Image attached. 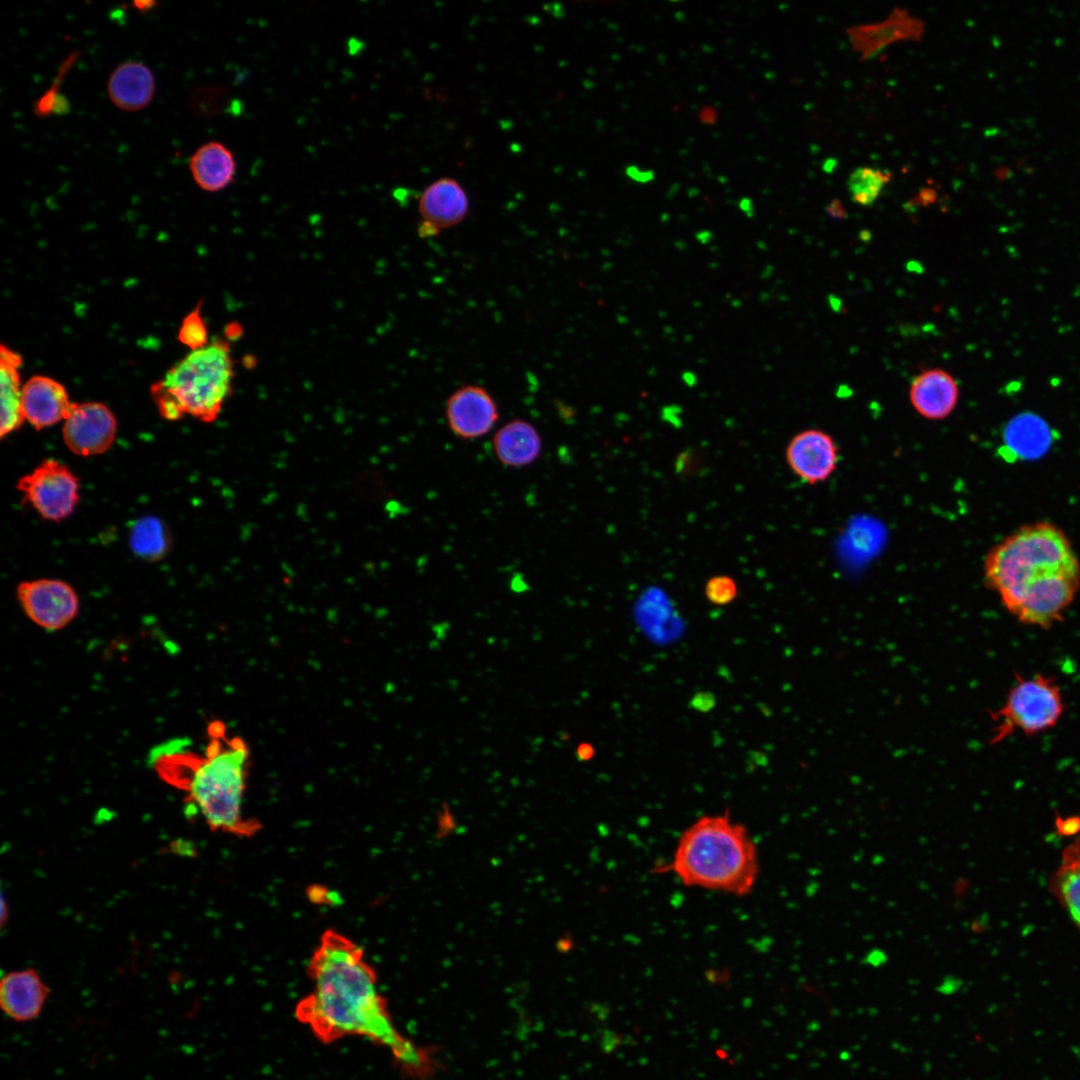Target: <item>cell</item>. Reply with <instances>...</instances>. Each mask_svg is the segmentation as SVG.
I'll list each match as a JSON object with an SVG mask.
<instances>
[{
    "mask_svg": "<svg viewBox=\"0 0 1080 1080\" xmlns=\"http://www.w3.org/2000/svg\"><path fill=\"white\" fill-rule=\"evenodd\" d=\"M307 975L313 987L297 1003L295 1016L319 1041L365 1037L387 1048L400 1072L411 1080H430L439 1072L438 1048L416 1044L398 1031L378 990L375 969L351 938L325 930Z\"/></svg>",
    "mask_w": 1080,
    "mask_h": 1080,
    "instance_id": "cell-1",
    "label": "cell"
},
{
    "mask_svg": "<svg viewBox=\"0 0 1080 1080\" xmlns=\"http://www.w3.org/2000/svg\"><path fill=\"white\" fill-rule=\"evenodd\" d=\"M984 580L1019 622L1049 629L1063 619L1080 590V561L1061 528L1036 522L992 547Z\"/></svg>",
    "mask_w": 1080,
    "mask_h": 1080,
    "instance_id": "cell-2",
    "label": "cell"
},
{
    "mask_svg": "<svg viewBox=\"0 0 1080 1080\" xmlns=\"http://www.w3.org/2000/svg\"><path fill=\"white\" fill-rule=\"evenodd\" d=\"M211 739L203 756L174 753L156 760L159 775L184 790L213 831L240 838L254 836L261 823L244 814L250 753L239 737L227 738L222 724L210 727Z\"/></svg>",
    "mask_w": 1080,
    "mask_h": 1080,
    "instance_id": "cell-3",
    "label": "cell"
},
{
    "mask_svg": "<svg viewBox=\"0 0 1080 1080\" xmlns=\"http://www.w3.org/2000/svg\"><path fill=\"white\" fill-rule=\"evenodd\" d=\"M683 885L744 897L753 891L760 874L757 845L742 823L726 810L706 814L680 834L666 864Z\"/></svg>",
    "mask_w": 1080,
    "mask_h": 1080,
    "instance_id": "cell-4",
    "label": "cell"
},
{
    "mask_svg": "<svg viewBox=\"0 0 1080 1080\" xmlns=\"http://www.w3.org/2000/svg\"><path fill=\"white\" fill-rule=\"evenodd\" d=\"M234 376L229 343L218 338L177 362L163 379L151 385L150 392L167 420L189 415L212 422L232 392Z\"/></svg>",
    "mask_w": 1080,
    "mask_h": 1080,
    "instance_id": "cell-5",
    "label": "cell"
},
{
    "mask_svg": "<svg viewBox=\"0 0 1080 1080\" xmlns=\"http://www.w3.org/2000/svg\"><path fill=\"white\" fill-rule=\"evenodd\" d=\"M1065 703L1061 689L1051 677L1016 675L1000 708L992 712L995 723L991 743L1001 742L1015 731L1027 736L1053 728L1061 719Z\"/></svg>",
    "mask_w": 1080,
    "mask_h": 1080,
    "instance_id": "cell-6",
    "label": "cell"
},
{
    "mask_svg": "<svg viewBox=\"0 0 1080 1080\" xmlns=\"http://www.w3.org/2000/svg\"><path fill=\"white\" fill-rule=\"evenodd\" d=\"M17 490L43 519L61 521L70 516L79 502V481L63 463L45 459L19 478Z\"/></svg>",
    "mask_w": 1080,
    "mask_h": 1080,
    "instance_id": "cell-7",
    "label": "cell"
},
{
    "mask_svg": "<svg viewBox=\"0 0 1080 1080\" xmlns=\"http://www.w3.org/2000/svg\"><path fill=\"white\" fill-rule=\"evenodd\" d=\"M26 616L46 631H58L78 615L80 605L75 589L59 579L40 578L21 582L16 589Z\"/></svg>",
    "mask_w": 1080,
    "mask_h": 1080,
    "instance_id": "cell-8",
    "label": "cell"
},
{
    "mask_svg": "<svg viewBox=\"0 0 1080 1080\" xmlns=\"http://www.w3.org/2000/svg\"><path fill=\"white\" fill-rule=\"evenodd\" d=\"M116 433L113 412L105 404L94 401L74 403L62 426L67 448L83 457L105 453L114 443Z\"/></svg>",
    "mask_w": 1080,
    "mask_h": 1080,
    "instance_id": "cell-9",
    "label": "cell"
},
{
    "mask_svg": "<svg viewBox=\"0 0 1080 1080\" xmlns=\"http://www.w3.org/2000/svg\"><path fill=\"white\" fill-rule=\"evenodd\" d=\"M444 413L450 431L462 440L485 436L500 417L492 394L475 384L463 385L453 391L446 399Z\"/></svg>",
    "mask_w": 1080,
    "mask_h": 1080,
    "instance_id": "cell-10",
    "label": "cell"
},
{
    "mask_svg": "<svg viewBox=\"0 0 1080 1080\" xmlns=\"http://www.w3.org/2000/svg\"><path fill=\"white\" fill-rule=\"evenodd\" d=\"M791 471L803 482L815 485L826 481L836 470L839 448L831 435L820 429L795 434L785 451Z\"/></svg>",
    "mask_w": 1080,
    "mask_h": 1080,
    "instance_id": "cell-11",
    "label": "cell"
},
{
    "mask_svg": "<svg viewBox=\"0 0 1080 1080\" xmlns=\"http://www.w3.org/2000/svg\"><path fill=\"white\" fill-rule=\"evenodd\" d=\"M421 223L418 233L421 237H434L441 230L452 228L461 223L469 212V199L461 184L449 177H443L429 184L418 200Z\"/></svg>",
    "mask_w": 1080,
    "mask_h": 1080,
    "instance_id": "cell-12",
    "label": "cell"
},
{
    "mask_svg": "<svg viewBox=\"0 0 1080 1080\" xmlns=\"http://www.w3.org/2000/svg\"><path fill=\"white\" fill-rule=\"evenodd\" d=\"M924 30L925 23L920 18L911 15L906 8L894 7L884 20L851 25L845 32L860 60H868L893 42L920 40Z\"/></svg>",
    "mask_w": 1080,
    "mask_h": 1080,
    "instance_id": "cell-13",
    "label": "cell"
},
{
    "mask_svg": "<svg viewBox=\"0 0 1080 1080\" xmlns=\"http://www.w3.org/2000/svg\"><path fill=\"white\" fill-rule=\"evenodd\" d=\"M73 405L66 388L50 377L32 376L22 386L23 415L36 430L64 421Z\"/></svg>",
    "mask_w": 1080,
    "mask_h": 1080,
    "instance_id": "cell-14",
    "label": "cell"
},
{
    "mask_svg": "<svg viewBox=\"0 0 1080 1080\" xmlns=\"http://www.w3.org/2000/svg\"><path fill=\"white\" fill-rule=\"evenodd\" d=\"M48 995L49 988L32 968L11 971L1 979V1009L14 1021L27 1022L38 1017Z\"/></svg>",
    "mask_w": 1080,
    "mask_h": 1080,
    "instance_id": "cell-15",
    "label": "cell"
},
{
    "mask_svg": "<svg viewBox=\"0 0 1080 1080\" xmlns=\"http://www.w3.org/2000/svg\"><path fill=\"white\" fill-rule=\"evenodd\" d=\"M909 399L918 414L929 420H943L959 399L957 382L943 369L922 371L911 382Z\"/></svg>",
    "mask_w": 1080,
    "mask_h": 1080,
    "instance_id": "cell-16",
    "label": "cell"
},
{
    "mask_svg": "<svg viewBox=\"0 0 1080 1080\" xmlns=\"http://www.w3.org/2000/svg\"><path fill=\"white\" fill-rule=\"evenodd\" d=\"M492 449L502 465L523 468L541 457L543 441L531 422L516 418L497 429L492 438Z\"/></svg>",
    "mask_w": 1080,
    "mask_h": 1080,
    "instance_id": "cell-17",
    "label": "cell"
},
{
    "mask_svg": "<svg viewBox=\"0 0 1080 1080\" xmlns=\"http://www.w3.org/2000/svg\"><path fill=\"white\" fill-rule=\"evenodd\" d=\"M156 89L151 69L138 61L118 65L110 74L107 92L112 103L124 111H138L150 104Z\"/></svg>",
    "mask_w": 1080,
    "mask_h": 1080,
    "instance_id": "cell-18",
    "label": "cell"
},
{
    "mask_svg": "<svg viewBox=\"0 0 1080 1080\" xmlns=\"http://www.w3.org/2000/svg\"><path fill=\"white\" fill-rule=\"evenodd\" d=\"M189 169L202 190L218 192L234 182L237 163L228 146L213 140L195 150L189 160Z\"/></svg>",
    "mask_w": 1080,
    "mask_h": 1080,
    "instance_id": "cell-19",
    "label": "cell"
},
{
    "mask_svg": "<svg viewBox=\"0 0 1080 1080\" xmlns=\"http://www.w3.org/2000/svg\"><path fill=\"white\" fill-rule=\"evenodd\" d=\"M21 364V356L2 344L0 350V435L2 438L17 430L25 420L22 410V387L18 372Z\"/></svg>",
    "mask_w": 1080,
    "mask_h": 1080,
    "instance_id": "cell-20",
    "label": "cell"
},
{
    "mask_svg": "<svg viewBox=\"0 0 1080 1080\" xmlns=\"http://www.w3.org/2000/svg\"><path fill=\"white\" fill-rule=\"evenodd\" d=\"M1049 887L1080 930V836L1064 849Z\"/></svg>",
    "mask_w": 1080,
    "mask_h": 1080,
    "instance_id": "cell-21",
    "label": "cell"
},
{
    "mask_svg": "<svg viewBox=\"0 0 1080 1080\" xmlns=\"http://www.w3.org/2000/svg\"><path fill=\"white\" fill-rule=\"evenodd\" d=\"M1007 446L1022 457L1042 454L1050 440L1047 423L1033 413H1021L1013 417L1005 429Z\"/></svg>",
    "mask_w": 1080,
    "mask_h": 1080,
    "instance_id": "cell-22",
    "label": "cell"
},
{
    "mask_svg": "<svg viewBox=\"0 0 1080 1080\" xmlns=\"http://www.w3.org/2000/svg\"><path fill=\"white\" fill-rule=\"evenodd\" d=\"M129 543L137 556L149 561L161 559L170 544L167 528L154 516H145L134 522Z\"/></svg>",
    "mask_w": 1080,
    "mask_h": 1080,
    "instance_id": "cell-23",
    "label": "cell"
},
{
    "mask_svg": "<svg viewBox=\"0 0 1080 1080\" xmlns=\"http://www.w3.org/2000/svg\"><path fill=\"white\" fill-rule=\"evenodd\" d=\"M891 178L888 170L867 166L854 169L847 180L852 201L862 206L872 205Z\"/></svg>",
    "mask_w": 1080,
    "mask_h": 1080,
    "instance_id": "cell-24",
    "label": "cell"
},
{
    "mask_svg": "<svg viewBox=\"0 0 1080 1080\" xmlns=\"http://www.w3.org/2000/svg\"><path fill=\"white\" fill-rule=\"evenodd\" d=\"M200 309L201 303H199L196 308L183 319L178 333L179 341L189 347L192 351L201 349L209 344L208 331L201 316Z\"/></svg>",
    "mask_w": 1080,
    "mask_h": 1080,
    "instance_id": "cell-25",
    "label": "cell"
},
{
    "mask_svg": "<svg viewBox=\"0 0 1080 1080\" xmlns=\"http://www.w3.org/2000/svg\"><path fill=\"white\" fill-rule=\"evenodd\" d=\"M705 595L707 599L715 605H726L731 603L738 594V587L735 580L727 575H716L711 577L705 585Z\"/></svg>",
    "mask_w": 1080,
    "mask_h": 1080,
    "instance_id": "cell-26",
    "label": "cell"
},
{
    "mask_svg": "<svg viewBox=\"0 0 1080 1080\" xmlns=\"http://www.w3.org/2000/svg\"><path fill=\"white\" fill-rule=\"evenodd\" d=\"M224 96L225 91L221 88L200 89L191 96L189 105L199 115L214 114L220 110Z\"/></svg>",
    "mask_w": 1080,
    "mask_h": 1080,
    "instance_id": "cell-27",
    "label": "cell"
},
{
    "mask_svg": "<svg viewBox=\"0 0 1080 1080\" xmlns=\"http://www.w3.org/2000/svg\"><path fill=\"white\" fill-rule=\"evenodd\" d=\"M716 706V696L710 691H699L689 701V707L697 712L708 713Z\"/></svg>",
    "mask_w": 1080,
    "mask_h": 1080,
    "instance_id": "cell-28",
    "label": "cell"
},
{
    "mask_svg": "<svg viewBox=\"0 0 1080 1080\" xmlns=\"http://www.w3.org/2000/svg\"><path fill=\"white\" fill-rule=\"evenodd\" d=\"M625 174L634 182L641 184L649 183L655 179V172L652 169L642 170L636 165L627 166Z\"/></svg>",
    "mask_w": 1080,
    "mask_h": 1080,
    "instance_id": "cell-29",
    "label": "cell"
},
{
    "mask_svg": "<svg viewBox=\"0 0 1080 1080\" xmlns=\"http://www.w3.org/2000/svg\"><path fill=\"white\" fill-rule=\"evenodd\" d=\"M595 756V748L591 743L582 742L576 748V757L579 761H589Z\"/></svg>",
    "mask_w": 1080,
    "mask_h": 1080,
    "instance_id": "cell-30",
    "label": "cell"
},
{
    "mask_svg": "<svg viewBox=\"0 0 1080 1080\" xmlns=\"http://www.w3.org/2000/svg\"><path fill=\"white\" fill-rule=\"evenodd\" d=\"M826 211L831 217L837 219L845 218L847 215V212L839 199L831 200L826 206Z\"/></svg>",
    "mask_w": 1080,
    "mask_h": 1080,
    "instance_id": "cell-31",
    "label": "cell"
},
{
    "mask_svg": "<svg viewBox=\"0 0 1080 1080\" xmlns=\"http://www.w3.org/2000/svg\"><path fill=\"white\" fill-rule=\"evenodd\" d=\"M310 890H311V892L308 894V896L311 899V901L320 902V903H327V902L329 903V902H331L332 896H330L329 890H327L325 888H321L320 886L319 887L313 886Z\"/></svg>",
    "mask_w": 1080,
    "mask_h": 1080,
    "instance_id": "cell-32",
    "label": "cell"
},
{
    "mask_svg": "<svg viewBox=\"0 0 1080 1080\" xmlns=\"http://www.w3.org/2000/svg\"><path fill=\"white\" fill-rule=\"evenodd\" d=\"M866 962L871 965L878 966L886 962V955L884 951L880 949H874L866 957Z\"/></svg>",
    "mask_w": 1080,
    "mask_h": 1080,
    "instance_id": "cell-33",
    "label": "cell"
},
{
    "mask_svg": "<svg viewBox=\"0 0 1080 1080\" xmlns=\"http://www.w3.org/2000/svg\"><path fill=\"white\" fill-rule=\"evenodd\" d=\"M1062 824H1064L1063 825V833L1064 834H1071V833L1075 832V830L1079 829V827H1080V819L1077 818V817L1067 818L1065 820H1062Z\"/></svg>",
    "mask_w": 1080,
    "mask_h": 1080,
    "instance_id": "cell-34",
    "label": "cell"
},
{
    "mask_svg": "<svg viewBox=\"0 0 1080 1080\" xmlns=\"http://www.w3.org/2000/svg\"><path fill=\"white\" fill-rule=\"evenodd\" d=\"M837 165H838V161H837L836 158H832V157L826 158L823 161L822 169L826 173H832L835 170V168L837 167Z\"/></svg>",
    "mask_w": 1080,
    "mask_h": 1080,
    "instance_id": "cell-35",
    "label": "cell"
},
{
    "mask_svg": "<svg viewBox=\"0 0 1080 1080\" xmlns=\"http://www.w3.org/2000/svg\"><path fill=\"white\" fill-rule=\"evenodd\" d=\"M921 202L927 203L935 198V191L931 188H923L918 195Z\"/></svg>",
    "mask_w": 1080,
    "mask_h": 1080,
    "instance_id": "cell-36",
    "label": "cell"
},
{
    "mask_svg": "<svg viewBox=\"0 0 1080 1080\" xmlns=\"http://www.w3.org/2000/svg\"><path fill=\"white\" fill-rule=\"evenodd\" d=\"M739 207L744 213H746L748 216H751V212L753 211V204L751 199L742 198L739 203Z\"/></svg>",
    "mask_w": 1080,
    "mask_h": 1080,
    "instance_id": "cell-37",
    "label": "cell"
},
{
    "mask_svg": "<svg viewBox=\"0 0 1080 1080\" xmlns=\"http://www.w3.org/2000/svg\"><path fill=\"white\" fill-rule=\"evenodd\" d=\"M682 376H683V380L685 381V383L687 385H693L695 383V381H696L695 375L693 373H691V372L687 371V372L683 373Z\"/></svg>",
    "mask_w": 1080,
    "mask_h": 1080,
    "instance_id": "cell-38",
    "label": "cell"
}]
</instances>
